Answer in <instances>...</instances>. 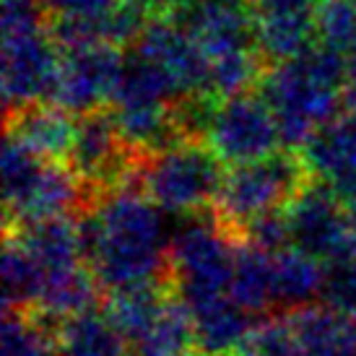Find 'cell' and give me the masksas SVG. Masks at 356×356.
<instances>
[{"instance_id": "10", "label": "cell", "mask_w": 356, "mask_h": 356, "mask_svg": "<svg viewBox=\"0 0 356 356\" xmlns=\"http://www.w3.org/2000/svg\"><path fill=\"white\" fill-rule=\"evenodd\" d=\"M133 47L136 58L151 63L172 81L179 99L208 97V60L182 21L175 16L149 21Z\"/></svg>"}, {"instance_id": "28", "label": "cell", "mask_w": 356, "mask_h": 356, "mask_svg": "<svg viewBox=\"0 0 356 356\" xmlns=\"http://www.w3.org/2000/svg\"><path fill=\"white\" fill-rule=\"evenodd\" d=\"M323 305L333 307L343 315L356 317V257L327 266Z\"/></svg>"}, {"instance_id": "12", "label": "cell", "mask_w": 356, "mask_h": 356, "mask_svg": "<svg viewBox=\"0 0 356 356\" xmlns=\"http://www.w3.org/2000/svg\"><path fill=\"white\" fill-rule=\"evenodd\" d=\"M309 177L348 198L356 193V109H343L338 118L317 130L299 149Z\"/></svg>"}, {"instance_id": "29", "label": "cell", "mask_w": 356, "mask_h": 356, "mask_svg": "<svg viewBox=\"0 0 356 356\" xmlns=\"http://www.w3.org/2000/svg\"><path fill=\"white\" fill-rule=\"evenodd\" d=\"M120 0H42L47 19L99 21L118 8Z\"/></svg>"}, {"instance_id": "33", "label": "cell", "mask_w": 356, "mask_h": 356, "mask_svg": "<svg viewBox=\"0 0 356 356\" xmlns=\"http://www.w3.org/2000/svg\"><path fill=\"white\" fill-rule=\"evenodd\" d=\"M193 3H198V0H175V13L182 8H188ZM224 3H239V6H250V0H224Z\"/></svg>"}, {"instance_id": "23", "label": "cell", "mask_w": 356, "mask_h": 356, "mask_svg": "<svg viewBox=\"0 0 356 356\" xmlns=\"http://www.w3.org/2000/svg\"><path fill=\"white\" fill-rule=\"evenodd\" d=\"M0 356H63L55 325L34 312L3 309Z\"/></svg>"}, {"instance_id": "7", "label": "cell", "mask_w": 356, "mask_h": 356, "mask_svg": "<svg viewBox=\"0 0 356 356\" xmlns=\"http://www.w3.org/2000/svg\"><path fill=\"white\" fill-rule=\"evenodd\" d=\"M203 140L227 167L266 159L284 146L276 115L260 91L216 102L208 115Z\"/></svg>"}, {"instance_id": "3", "label": "cell", "mask_w": 356, "mask_h": 356, "mask_svg": "<svg viewBox=\"0 0 356 356\" xmlns=\"http://www.w3.org/2000/svg\"><path fill=\"white\" fill-rule=\"evenodd\" d=\"M63 52L37 0H6L3 6V102L6 115L50 102Z\"/></svg>"}, {"instance_id": "15", "label": "cell", "mask_w": 356, "mask_h": 356, "mask_svg": "<svg viewBox=\"0 0 356 356\" xmlns=\"http://www.w3.org/2000/svg\"><path fill=\"white\" fill-rule=\"evenodd\" d=\"M188 309L193 317L190 356H232L252 327V315L245 312L229 294L198 302Z\"/></svg>"}, {"instance_id": "13", "label": "cell", "mask_w": 356, "mask_h": 356, "mask_svg": "<svg viewBox=\"0 0 356 356\" xmlns=\"http://www.w3.org/2000/svg\"><path fill=\"white\" fill-rule=\"evenodd\" d=\"M76 122L79 120H73V115L63 107L52 102H40L6 115V133L24 140L44 161L68 164L76 138Z\"/></svg>"}, {"instance_id": "11", "label": "cell", "mask_w": 356, "mask_h": 356, "mask_svg": "<svg viewBox=\"0 0 356 356\" xmlns=\"http://www.w3.org/2000/svg\"><path fill=\"white\" fill-rule=\"evenodd\" d=\"M198 42L208 63L255 47V16L250 6L224 0H198L175 13Z\"/></svg>"}, {"instance_id": "34", "label": "cell", "mask_w": 356, "mask_h": 356, "mask_svg": "<svg viewBox=\"0 0 356 356\" xmlns=\"http://www.w3.org/2000/svg\"><path fill=\"white\" fill-rule=\"evenodd\" d=\"M354 3H356V0H354Z\"/></svg>"}, {"instance_id": "1", "label": "cell", "mask_w": 356, "mask_h": 356, "mask_svg": "<svg viewBox=\"0 0 356 356\" xmlns=\"http://www.w3.org/2000/svg\"><path fill=\"white\" fill-rule=\"evenodd\" d=\"M83 257L104 294L146 284H169V242L161 208L128 182L99 195L79 216Z\"/></svg>"}, {"instance_id": "32", "label": "cell", "mask_w": 356, "mask_h": 356, "mask_svg": "<svg viewBox=\"0 0 356 356\" xmlns=\"http://www.w3.org/2000/svg\"><path fill=\"white\" fill-rule=\"evenodd\" d=\"M128 356H175V354L161 351V348H154V346H136V351H130Z\"/></svg>"}, {"instance_id": "25", "label": "cell", "mask_w": 356, "mask_h": 356, "mask_svg": "<svg viewBox=\"0 0 356 356\" xmlns=\"http://www.w3.org/2000/svg\"><path fill=\"white\" fill-rule=\"evenodd\" d=\"M42 167H44V159L37 156L24 140L6 133V140H3V198H6V211H10L26 195V190L31 188V182L37 179Z\"/></svg>"}, {"instance_id": "4", "label": "cell", "mask_w": 356, "mask_h": 356, "mask_svg": "<svg viewBox=\"0 0 356 356\" xmlns=\"http://www.w3.org/2000/svg\"><path fill=\"white\" fill-rule=\"evenodd\" d=\"M227 164L203 138H185L140 159L136 185L161 211L177 216L208 213L218 198Z\"/></svg>"}, {"instance_id": "18", "label": "cell", "mask_w": 356, "mask_h": 356, "mask_svg": "<svg viewBox=\"0 0 356 356\" xmlns=\"http://www.w3.org/2000/svg\"><path fill=\"white\" fill-rule=\"evenodd\" d=\"M327 266L297 248L273 255V305L276 309L297 312L323 299Z\"/></svg>"}, {"instance_id": "6", "label": "cell", "mask_w": 356, "mask_h": 356, "mask_svg": "<svg viewBox=\"0 0 356 356\" xmlns=\"http://www.w3.org/2000/svg\"><path fill=\"white\" fill-rule=\"evenodd\" d=\"M237 237L216 221V216H190L169 239L167 281L172 294L188 307L229 294L234 276Z\"/></svg>"}, {"instance_id": "19", "label": "cell", "mask_w": 356, "mask_h": 356, "mask_svg": "<svg viewBox=\"0 0 356 356\" xmlns=\"http://www.w3.org/2000/svg\"><path fill=\"white\" fill-rule=\"evenodd\" d=\"M255 47L266 65H278L305 55L317 42L315 19L309 13H252Z\"/></svg>"}, {"instance_id": "31", "label": "cell", "mask_w": 356, "mask_h": 356, "mask_svg": "<svg viewBox=\"0 0 356 356\" xmlns=\"http://www.w3.org/2000/svg\"><path fill=\"white\" fill-rule=\"evenodd\" d=\"M343 203H346V213H348L351 232H354V237H356V193L354 195H348V198H343Z\"/></svg>"}, {"instance_id": "21", "label": "cell", "mask_w": 356, "mask_h": 356, "mask_svg": "<svg viewBox=\"0 0 356 356\" xmlns=\"http://www.w3.org/2000/svg\"><path fill=\"white\" fill-rule=\"evenodd\" d=\"M229 297L250 315H266L268 309H276L273 305V255H268L266 250L255 248L245 239H237Z\"/></svg>"}, {"instance_id": "14", "label": "cell", "mask_w": 356, "mask_h": 356, "mask_svg": "<svg viewBox=\"0 0 356 356\" xmlns=\"http://www.w3.org/2000/svg\"><path fill=\"white\" fill-rule=\"evenodd\" d=\"M6 234H13L29 250L44 270V278L73 270L86 263L76 216L47 218V221L24 224V227H6Z\"/></svg>"}, {"instance_id": "24", "label": "cell", "mask_w": 356, "mask_h": 356, "mask_svg": "<svg viewBox=\"0 0 356 356\" xmlns=\"http://www.w3.org/2000/svg\"><path fill=\"white\" fill-rule=\"evenodd\" d=\"M232 356H299L291 315H266L252 323Z\"/></svg>"}, {"instance_id": "8", "label": "cell", "mask_w": 356, "mask_h": 356, "mask_svg": "<svg viewBox=\"0 0 356 356\" xmlns=\"http://www.w3.org/2000/svg\"><path fill=\"white\" fill-rule=\"evenodd\" d=\"M291 248L302 250L325 266L356 257V237L348 224L346 203L330 188L309 182L286 206Z\"/></svg>"}, {"instance_id": "2", "label": "cell", "mask_w": 356, "mask_h": 356, "mask_svg": "<svg viewBox=\"0 0 356 356\" xmlns=\"http://www.w3.org/2000/svg\"><path fill=\"white\" fill-rule=\"evenodd\" d=\"M346 58L315 42L305 55L268 65L257 91L270 104L284 149L299 151L317 130L343 112Z\"/></svg>"}, {"instance_id": "17", "label": "cell", "mask_w": 356, "mask_h": 356, "mask_svg": "<svg viewBox=\"0 0 356 356\" xmlns=\"http://www.w3.org/2000/svg\"><path fill=\"white\" fill-rule=\"evenodd\" d=\"M172 299L169 284H146L109 291L104 312L130 346H143Z\"/></svg>"}, {"instance_id": "27", "label": "cell", "mask_w": 356, "mask_h": 356, "mask_svg": "<svg viewBox=\"0 0 356 356\" xmlns=\"http://www.w3.org/2000/svg\"><path fill=\"white\" fill-rule=\"evenodd\" d=\"M239 239H245L255 248L266 250L268 255H276L284 250L291 248V229H289V216L286 208L281 211H270L257 216L255 221H250L245 232L239 234Z\"/></svg>"}, {"instance_id": "26", "label": "cell", "mask_w": 356, "mask_h": 356, "mask_svg": "<svg viewBox=\"0 0 356 356\" xmlns=\"http://www.w3.org/2000/svg\"><path fill=\"white\" fill-rule=\"evenodd\" d=\"M315 37L320 44L343 52L356 40V3L354 0H317Z\"/></svg>"}, {"instance_id": "16", "label": "cell", "mask_w": 356, "mask_h": 356, "mask_svg": "<svg viewBox=\"0 0 356 356\" xmlns=\"http://www.w3.org/2000/svg\"><path fill=\"white\" fill-rule=\"evenodd\" d=\"M299 356H356V317L327 305L302 307L291 315Z\"/></svg>"}, {"instance_id": "9", "label": "cell", "mask_w": 356, "mask_h": 356, "mask_svg": "<svg viewBox=\"0 0 356 356\" xmlns=\"http://www.w3.org/2000/svg\"><path fill=\"white\" fill-rule=\"evenodd\" d=\"M122 47L99 42L79 50L63 52L60 76L52 91V104L63 107L73 118L107 109L125 70Z\"/></svg>"}, {"instance_id": "30", "label": "cell", "mask_w": 356, "mask_h": 356, "mask_svg": "<svg viewBox=\"0 0 356 356\" xmlns=\"http://www.w3.org/2000/svg\"><path fill=\"white\" fill-rule=\"evenodd\" d=\"M317 0H250L252 13H309Z\"/></svg>"}, {"instance_id": "22", "label": "cell", "mask_w": 356, "mask_h": 356, "mask_svg": "<svg viewBox=\"0 0 356 356\" xmlns=\"http://www.w3.org/2000/svg\"><path fill=\"white\" fill-rule=\"evenodd\" d=\"M44 289V270L13 234L3 248V309L34 312Z\"/></svg>"}, {"instance_id": "20", "label": "cell", "mask_w": 356, "mask_h": 356, "mask_svg": "<svg viewBox=\"0 0 356 356\" xmlns=\"http://www.w3.org/2000/svg\"><path fill=\"white\" fill-rule=\"evenodd\" d=\"M63 356H128V341L112 325L107 312H81L55 325Z\"/></svg>"}, {"instance_id": "5", "label": "cell", "mask_w": 356, "mask_h": 356, "mask_svg": "<svg viewBox=\"0 0 356 356\" xmlns=\"http://www.w3.org/2000/svg\"><path fill=\"white\" fill-rule=\"evenodd\" d=\"M309 182L312 177L302 154L281 149L266 159L227 167L211 213L232 237L239 239L250 221L286 208Z\"/></svg>"}]
</instances>
